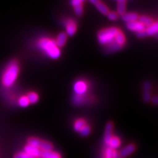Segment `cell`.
I'll return each instance as SVG.
<instances>
[{
  "instance_id": "2e32d148",
  "label": "cell",
  "mask_w": 158,
  "mask_h": 158,
  "mask_svg": "<svg viewBox=\"0 0 158 158\" xmlns=\"http://www.w3.org/2000/svg\"><path fill=\"white\" fill-rule=\"evenodd\" d=\"M122 48V47L120 46L119 45H118L115 41H113L112 43H109V44L107 45V47L106 48V51L108 53H113L115 52V51H117Z\"/></svg>"
},
{
  "instance_id": "4dcf8cb0",
  "label": "cell",
  "mask_w": 158,
  "mask_h": 158,
  "mask_svg": "<svg viewBox=\"0 0 158 158\" xmlns=\"http://www.w3.org/2000/svg\"><path fill=\"white\" fill-rule=\"evenodd\" d=\"M137 36H138V37H139V38H143V37H147V32H146L145 29L137 32Z\"/></svg>"
},
{
  "instance_id": "8fae6325",
  "label": "cell",
  "mask_w": 158,
  "mask_h": 158,
  "mask_svg": "<svg viewBox=\"0 0 158 158\" xmlns=\"http://www.w3.org/2000/svg\"><path fill=\"white\" fill-rule=\"evenodd\" d=\"M150 89H151V85L149 82H145L143 85V100L145 102H149L151 98L150 94Z\"/></svg>"
},
{
  "instance_id": "ffe728a7",
  "label": "cell",
  "mask_w": 158,
  "mask_h": 158,
  "mask_svg": "<svg viewBox=\"0 0 158 158\" xmlns=\"http://www.w3.org/2000/svg\"><path fill=\"white\" fill-rule=\"evenodd\" d=\"M138 21L141 23H142L144 27H145V26H148V27H149V26L152 25L154 23L153 19H152L151 18L149 17L145 16V15H142V16L138 18Z\"/></svg>"
},
{
  "instance_id": "44dd1931",
  "label": "cell",
  "mask_w": 158,
  "mask_h": 158,
  "mask_svg": "<svg viewBox=\"0 0 158 158\" xmlns=\"http://www.w3.org/2000/svg\"><path fill=\"white\" fill-rule=\"evenodd\" d=\"M94 6H96L97 9H98V10L103 15H107L108 13V12H109V10H108V8L106 7V5H104L103 3L101 2H100V1H98V2L96 3V5Z\"/></svg>"
},
{
  "instance_id": "d4e9b609",
  "label": "cell",
  "mask_w": 158,
  "mask_h": 158,
  "mask_svg": "<svg viewBox=\"0 0 158 158\" xmlns=\"http://www.w3.org/2000/svg\"><path fill=\"white\" fill-rule=\"evenodd\" d=\"M27 99H28L29 103H36V102L38 101L39 97L36 93L35 92H30V93L28 94V95L27 96Z\"/></svg>"
},
{
  "instance_id": "7402d4cb",
  "label": "cell",
  "mask_w": 158,
  "mask_h": 158,
  "mask_svg": "<svg viewBox=\"0 0 158 158\" xmlns=\"http://www.w3.org/2000/svg\"><path fill=\"white\" fill-rule=\"evenodd\" d=\"M39 149L42 150L43 152H50L53 149V145L50 143V142L42 141H41Z\"/></svg>"
},
{
  "instance_id": "603a6c76",
  "label": "cell",
  "mask_w": 158,
  "mask_h": 158,
  "mask_svg": "<svg viewBox=\"0 0 158 158\" xmlns=\"http://www.w3.org/2000/svg\"><path fill=\"white\" fill-rule=\"evenodd\" d=\"M118 156V154L114 149H110L108 147L105 152V157L104 158H116Z\"/></svg>"
},
{
  "instance_id": "9c48e42d",
  "label": "cell",
  "mask_w": 158,
  "mask_h": 158,
  "mask_svg": "<svg viewBox=\"0 0 158 158\" xmlns=\"http://www.w3.org/2000/svg\"><path fill=\"white\" fill-rule=\"evenodd\" d=\"M135 146L133 145V144L128 145L127 147L124 148V149L122 150L121 152H120V157H127V156L131 155V154L135 151Z\"/></svg>"
},
{
  "instance_id": "7c38bea8",
  "label": "cell",
  "mask_w": 158,
  "mask_h": 158,
  "mask_svg": "<svg viewBox=\"0 0 158 158\" xmlns=\"http://www.w3.org/2000/svg\"><path fill=\"white\" fill-rule=\"evenodd\" d=\"M126 1L124 0H118L116 3V10L118 15H122L125 13L126 10Z\"/></svg>"
},
{
  "instance_id": "5bb4252c",
  "label": "cell",
  "mask_w": 158,
  "mask_h": 158,
  "mask_svg": "<svg viewBox=\"0 0 158 158\" xmlns=\"http://www.w3.org/2000/svg\"><path fill=\"white\" fill-rule=\"evenodd\" d=\"M67 41V35L64 32H61L60 34L57 37L56 40V44L57 47H62L64 46Z\"/></svg>"
},
{
  "instance_id": "e0dca14e",
  "label": "cell",
  "mask_w": 158,
  "mask_h": 158,
  "mask_svg": "<svg viewBox=\"0 0 158 158\" xmlns=\"http://www.w3.org/2000/svg\"><path fill=\"white\" fill-rule=\"evenodd\" d=\"M114 41H115L118 45H119L121 47L123 46L124 43H125V37H124L123 33H122L120 30H118L117 34L116 35L115 38H114Z\"/></svg>"
},
{
  "instance_id": "e575fe53",
  "label": "cell",
  "mask_w": 158,
  "mask_h": 158,
  "mask_svg": "<svg viewBox=\"0 0 158 158\" xmlns=\"http://www.w3.org/2000/svg\"><path fill=\"white\" fill-rule=\"evenodd\" d=\"M103 158H104V157H103Z\"/></svg>"
},
{
  "instance_id": "f1b7e54d",
  "label": "cell",
  "mask_w": 158,
  "mask_h": 158,
  "mask_svg": "<svg viewBox=\"0 0 158 158\" xmlns=\"http://www.w3.org/2000/svg\"><path fill=\"white\" fill-rule=\"evenodd\" d=\"M74 7L75 13H76V15H82V13H83L82 5L76 6V7Z\"/></svg>"
},
{
  "instance_id": "d6a6232c",
  "label": "cell",
  "mask_w": 158,
  "mask_h": 158,
  "mask_svg": "<svg viewBox=\"0 0 158 158\" xmlns=\"http://www.w3.org/2000/svg\"><path fill=\"white\" fill-rule=\"evenodd\" d=\"M152 101L154 102V103H155V104H157V97H155V98L152 99Z\"/></svg>"
},
{
  "instance_id": "7a4b0ae2",
  "label": "cell",
  "mask_w": 158,
  "mask_h": 158,
  "mask_svg": "<svg viewBox=\"0 0 158 158\" xmlns=\"http://www.w3.org/2000/svg\"><path fill=\"white\" fill-rule=\"evenodd\" d=\"M39 47L42 48L45 52L52 59H58L60 56L61 52L57 47L56 43L51 40L43 38L39 41Z\"/></svg>"
},
{
  "instance_id": "6da1fadb",
  "label": "cell",
  "mask_w": 158,
  "mask_h": 158,
  "mask_svg": "<svg viewBox=\"0 0 158 158\" xmlns=\"http://www.w3.org/2000/svg\"><path fill=\"white\" fill-rule=\"evenodd\" d=\"M19 66L15 61H13L7 65L2 78V82L4 86L9 87L14 84L19 75Z\"/></svg>"
},
{
  "instance_id": "3957f363",
  "label": "cell",
  "mask_w": 158,
  "mask_h": 158,
  "mask_svg": "<svg viewBox=\"0 0 158 158\" xmlns=\"http://www.w3.org/2000/svg\"><path fill=\"white\" fill-rule=\"evenodd\" d=\"M118 29L116 27H111L106 29H102L98 33L99 43L102 45H108L114 40L116 35Z\"/></svg>"
},
{
  "instance_id": "836d02e7",
  "label": "cell",
  "mask_w": 158,
  "mask_h": 158,
  "mask_svg": "<svg viewBox=\"0 0 158 158\" xmlns=\"http://www.w3.org/2000/svg\"><path fill=\"white\" fill-rule=\"evenodd\" d=\"M116 158H121V157H119V156H118H118H117V157H116Z\"/></svg>"
},
{
  "instance_id": "f546056e",
  "label": "cell",
  "mask_w": 158,
  "mask_h": 158,
  "mask_svg": "<svg viewBox=\"0 0 158 158\" xmlns=\"http://www.w3.org/2000/svg\"><path fill=\"white\" fill-rule=\"evenodd\" d=\"M107 15L108 19L111 20V21H116V20L118 19V15L114 12H108Z\"/></svg>"
},
{
  "instance_id": "277c9868",
  "label": "cell",
  "mask_w": 158,
  "mask_h": 158,
  "mask_svg": "<svg viewBox=\"0 0 158 158\" xmlns=\"http://www.w3.org/2000/svg\"><path fill=\"white\" fill-rule=\"evenodd\" d=\"M24 152L28 154L31 157L35 158H38L40 157L41 153H42V151L40 149H38V148L31 147L29 145H27L24 148Z\"/></svg>"
},
{
  "instance_id": "83f0119b",
  "label": "cell",
  "mask_w": 158,
  "mask_h": 158,
  "mask_svg": "<svg viewBox=\"0 0 158 158\" xmlns=\"http://www.w3.org/2000/svg\"><path fill=\"white\" fill-rule=\"evenodd\" d=\"M13 158H35V157H31V156L24 152H19L15 154Z\"/></svg>"
},
{
  "instance_id": "ba28073f",
  "label": "cell",
  "mask_w": 158,
  "mask_h": 158,
  "mask_svg": "<svg viewBox=\"0 0 158 158\" xmlns=\"http://www.w3.org/2000/svg\"><path fill=\"white\" fill-rule=\"evenodd\" d=\"M66 23L67 34L70 35V36H73L76 31L77 27L76 23H75V21H73V20H69Z\"/></svg>"
},
{
  "instance_id": "52a82bcc",
  "label": "cell",
  "mask_w": 158,
  "mask_h": 158,
  "mask_svg": "<svg viewBox=\"0 0 158 158\" xmlns=\"http://www.w3.org/2000/svg\"><path fill=\"white\" fill-rule=\"evenodd\" d=\"M112 132H113V124L111 122H108L106 126V130H105V136L104 140L105 143L108 144V142L113 136H112Z\"/></svg>"
},
{
  "instance_id": "cb8c5ba5",
  "label": "cell",
  "mask_w": 158,
  "mask_h": 158,
  "mask_svg": "<svg viewBox=\"0 0 158 158\" xmlns=\"http://www.w3.org/2000/svg\"><path fill=\"white\" fill-rule=\"evenodd\" d=\"M85 125H86V122H85L84 119H78L74 124V129L76 131L80 132V130H81Z\"/></svg>"
},
{
  "instance_id": "484cf974",
  "label": "cell",
  "mask_w": 158,
  "mask_h": 158,
  "mask_svg": "<svg viewBox=\"0 0 158 158\" xmlns=\"http://www.w3.org/2000/svg\"><path fill=\"white\" fill-rule=\"evenodd\" d=\"M19 104L21 107H27L29 106V102L27 97H21L19 100Z\"/></svg>"
},
{
  "instance_id": "1f68e13d",
  "label": "cell",
  "mask_w": 158,
  "mask_h": 158,
  "mask_svg": "<svg viewBox=\"0 0 158 158\" xmlns=\"http://www.w3.org/2000/svg\"><path fill=\"white\" fill-rule=\"evenodd\" d=\"M82 3H83L82 0H73V1L71 2V4H72V5L73 6V7L82 5Z\"/></svg>"
},
{
  "instance_id": "d6986e66",
  "label": "cell",
  "mask_w": 158,
  "mask_h": 158,
  "mask_svg": "<svg viewBox=\"0 0 158 158\" xmlns=\"http://www.w3.org/2000/svg\"><path fill=\"white\" fill-rule=\"evenodd\" d=\"M41 141H42V140L39 139V138H35V137H31L29 138L28 139V144L27 145H29L31 146V147H36V148H40V143H41Z\"/></svg>"
},
{
  "instance_id": "5b68a950",
  "label": "cell",
  "mask_w": 158,
  "mask_h": 158,
  "mask_svg": "<svg viewBox=\"0 0 158 158\" xmlns=\"http://www.w3.org/2000/svg\"><path fill=\"white\" fill-rule=\"evenodd\" d=\"M86 89H87V86H86V83L81 81L76 82L74 85V90L78 95L82 96V94H84L86 92Z\"/></svg>"
},
{
  "instance_id": "ac0fdd59",
  "label": "cell",
  "mask_w": 158,
  "mask_h": 158,
  "mask_svg": "<svg viewBox=\"0 0 158 158\" xmlns=\"http://www.w3.org/2000/svg\"><path fill=\"white\" fill-rule=\"evenodd\" d=\"M42 158H61V155L56 152H42L41 153Z\"/></svg>"
},
{
  "instance_id": "4fadbf2b",
  "label": "cell",
  "mask_w": 158,
  "mask_h": 158,
  "mask_svg": "<svg viewBox=\"0 0 158 158\" xmlns=\"http://www.w3.org/2000/svg\"><path fill=\"white\" fill-rule=\"evenodd\" d=\"M107 145L108 146V147L110 148V149H115L120 147V145H121V141H120L119 138L117 137H112L110 138V140L108 143Z\"/></svg>"
},
{
  "instance_id": "30bf717a",
  "label": "cell",
  "mask_w": 158,
  "mask_h": 158,
  "mask_svg": "<svg viewBox=\"0 0 158 158\" xmlns=\"http://www.w3.org/2000/svg\"><path fill=\"white\" fill-rule=\"evenodd\" d=\"M122 19L124 21L127 23L133 22V21H135L136 20L138 19V15L134 13H124L122 15Z\"/></svg>"
},
{
  "instance_id": "9a60e30c",
  "label": "cell",
  "mask_w": 158,
  "mask_h": 158,
  "mask_svg": "<svg viewBox=\"0 0 158 158\" xmlns=\"http://www.w3.org/2000/svg\"><path fill=\"white\" fill-rule=\"evenodd\" d=\"M157 30H158V25L157 22H154L152 24L149 26L147 29H145L147 35H150V36L157 35Z\"/></svg>"
},
{
  "instance_id": "8992f818",
  "label": "cell",
  "mask_w": 158,
  "mask_h": 158,
  "mask_svg": "<svg viewBox=\"0 0 158 158\" xmlns=\"http://www.w3.org/2000/svg\"><path fill=\"white\" fill-rule=\"evenodd\" d=\"M127 27L128 29H130V30L136 31V32H138V31H141L145 29V27H144L142 23H140L139 21H137L127 23Z\"/></svg>"
},
{
  "instance_id": "4316f807",
  "label": "cell",
  "mask_w": 158,
  "mask_h": 158,
  "mask_svg": "<svg viewBox=\"0 0 158 158\" xmlns=\"http://www.w3.org/2000/svg\"><path fill=\"white\" fill-rule=\"evenodd\" d=\"M91 132V128L89 125H85L81 130H80V133L82 136H87Z\"/></svg>"
}]
</instances>
